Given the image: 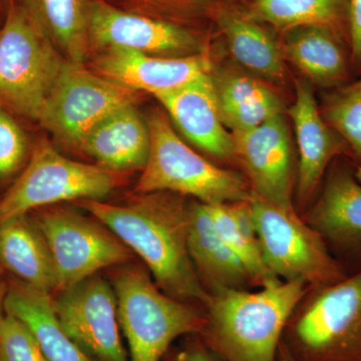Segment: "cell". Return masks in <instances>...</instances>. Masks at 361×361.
<instances>
[{"mask_svg":"<svg viewBox=\"0 0 361 361\" xmlns=\"http://www.w3.org/2000/svg\"><path fill=\"white\" fill-rule=\"evenodd\" d=\"M92 0H26L47 37L63 58L84 63L90 51V9Z\"/></svg>","mask_w":361,"mask_h":361,"instance_id":"26","label":"cell"},{"mask_svg":"<svg viewBox=\"0 0 361 361\" xmlns=\"http://www.w3.org/2000/svg\"><path fill=\"white\" fill-rule=\"evenodd\" d=\"M111 6L149 18L183 25L182 21L200 16L211 0H106ZM185 26V25H184Z\"/></svg>","mask_w":361,"mask_h":361,"instance_id":"29","label":"cell"},{"mask_svg":"<svg viewBox=\"0 0 361 361\" xmlns=\"http://www.w3.org/2000/svg\"><path fill=\"white\" fill-rule=\"evenodd\" d=\"M277 361H296L292 357L290 353H289L288 349L284 345L283 342H281L279 351H278Z\"/></svg>","mask_w":361,"mask_h":361,"instance_id":"35","label":"cell"},{"mask_svg":"<svg viewBox=\"0 0 361 361\" xmlns=\"http://www.w3.org/2000/svg\"><path fill=\"white\" fill-rule=\"evenodd\" d=\"M163 361H222L206 345L200 336H187L180 348H171Z\"/></svg>","mask_w":361,"mask_h":361,"instance_id":"32","label":"cell"},{"mask_svg":"<svg viewBox=\"0 0 361 361\" xmlns=\"http://www.w3.org/2000/svg\"><path fill=\"white\" fill-rule=\"evenodd\" d=\"M216 21L224 35L233 58L248 71L275 82L285 77L284 59L264 26L243 13L220 9Z\"/></svg>","mask_w":361,"mask_h":361,"instance_id":"24","label":"cell"},{"mask_svg":"<svg viewBox=\"0 0 361 361\" xmlns=\"http://www.w3.org/2000/svg\"><path fill=\"white\" fill-rule=\"evenodd\" d=\"M155 97L195 146L219 160L235 161L233 135L221 118L211 73Z\"/></svg>","mask_w":361,"mask_h":361,"instance_id":"17","label":"cell"},{"mask_svg":"<svg viewBox=\"0 0 361 361\" xmlns=\"http://www.w3.org/2000/svg\"><path fill=\"white\" fill-rule=\"evenodd\" d=\"M250 204L266 267L278 279L320 286L348 276L322 237L295 208L273 205L252 194Z\"/></svg>","mask_w":361,"mask_h":361,"instance_id":"7","label":"cell"},{"mask_svg":"<svg viewBox=\"0 0 361 361\" xmlns=\"http://www.w3.org/2000/svg\"><path fill=\"white\" fill-rule=\"evenodd\" d=\"M322 116L348 144L350 160L361 167V75L331 90L324 97Z\"/></svg>","mask_w":361,"mask_h":361,"instance_id":"28","label":"cell"},{"mask_svg":"<svg viewBox=\"0 0 361 361\" xmlns=\"http://www.w3.org/2000/svg\"><path fill=\"white\" fill-rule=\"evenodd\" d=\"M54 311L66 334L94 361H130L113 285L92 275L61 291Z\"/></svg>","mask_w":361,"mask_h":361,"instance_id":"12","label":"cell"},{"mask_svg":"<svg viewBox=\"0 0 361 361\" xmlns=\"http://www.w3.org/2000/svg\"><path fill=\"white\" fill-rule=\"evenodd\" d=\"M111 172L144 169L149 153V133L134 104L118 109L90 130L78 147Z\"/></svg>","mask_w":361,"mask_h":361,"instance_id":"20","label":"cell"},{"mask_svg":"<svg viewBox=\"0 0 361 361\" xmlns=\"http://www.w3.org/2000/svg\"><path fill=\"white\" fill-rule=\"evenodd\" d=\"M113 287L130 361H161L176 339L205 329L204 310L167 295L142 266L121 268Z\"/></svg>","mask_w":361,"mask_h":361,"instance_id":"4","label":"cell"},{"mask_svg":"<svg viewBox=\"0 0 361 361\" xmlns=\"http://www.w3.org/2000/svg\"><path fill=\"white\" fill-rule=\"evenodd\" d=\"M4 312L25 323L39 341L47 361H94L61 327L49 292L20 281L11 282Z\"/></svg>","mask_w":361,"mask_h":361,"instance_id":"22","label":"cell"},{"mask_svg":"<svg viewBox=\"0 0 361 361\" xmlns=\"http://www.w3.org/2000/svg\"><path fill=\"white\" fill-rule=\"evenodd\" d=\"M348 2V39L350 45L353 71L361 75V0Z\"/></svg>","mask_w":361,"mask_h":361,"instance_id":"33","label":"cell"},{"mask_svg":"<svg viewBox=\"0 0 361 361\" xmlns=\"http://www.w3.org/2000/svg\"><path fill=\"white\" fill-rule=\"evenodd\" d=\"M212 78L221 118L232 133L253 129L283 114L279 96L255 78L228 71Z\"/></svg>","mask_w":361,"mask_h":361,"instance_id":"23","label":"cell"},{"mask_svg":"<svg viewBox=\"0 0 361 361\" xmlns=\"http://www.w3.org/2000/svg\"><path fill=\"white\" fill-rule=\"evenodd\" d=\"M243 13L282 32L297 26L323 25L348 39L346 0H251Z\"/></svg>","mask_w":361,"mask_h":361,"instance_id":"27","label":"cell"},{"mask_svg":"<svg viewBox=\"0 0 361 361\" xmlns=\"http://www.w3.org/2000/svg\"><path fill=\"white\" fill-rule=\"evenodd\" d=\"M207 207L221 238L245 267L252 287L262 288L280 281L266 267L250 199Z\"/></svg>","mask_w":361,"mask_h":361,"instance_id":"25","label":"cell"},{"mask_svg":"<svg viewBox=\"0 0 361 361\" xmlns=\"http://www.w3.org/2000/svg\"><path fill=\"white\" fill-rule=\"evenodd\" d=\"M27 144L20 126L0 106V180L16 174L25 163Z\"/></svg>","mask_w":361,"mask_h":361,"instance_id":"31","label":"cell"},{"mask_svg":"<svg viewBox=\"0 0 361 361\" xmlns=\"http://www.w3.org/2000/svg\"><path fill=\"white\" fill-rule=\"evenodd\" d=\"M232 135L235 161L245 172L251 194L273 205L296 209L297 168L283 114Z\"/></svg>","mask_w":361,"mask_h":361,"instance_id":"14","label":"cell"},{"mask_svg":"<svg viewBox=\"0 0 361 361\" xmlns=\"http://www.w3.org/2000/svg\"><path fill=\"white\" fill-rule=\"evenodd\" d=\"M0 361H47L32 332L8 313L0 320Z\"/></svg>","mask_w":361,"mask_h":361,"instance_id":"30","label":"cell"},{"mask_svg":"<svg viewBox=\"0 0 361 361\" xmlns=\"http://www.w3.org/2000/svg\"><path fill=\"white\" fill-rule=\"evenodd\" d=\"M135 90L66 59L39 122L59 141L80 147L90 130L111 113L135 103Z\"/></svg>","mask_w":361,"mask_h":361,"instance_id":"10","label":"cell"},{"mask_svg":"<svg viewBox=\"0 0 361 361\" xmlns=\"http://www.w3.org/2000/svg\"><path fill=\"white\" fill-rule=\"evenodd\" d=\"M188 250L207 293L252 287L245 267L221 238L208 207L196 200L190 203Z\"/></svg>","mask_w":361,"mask_h":361,"instance_id":"19","label":"cell"},{"mask_svg":"<svg viewBox=\"0 0 361 361\" xmlns=\"http://www.w3.org/2000/svg\"><path fill=\"white\" fill-rule=\"evenodd\" d=\"M301 280L208 294L201 338L222 361H277L285 327L307 291Z\"/></svg>","mask_w":361,"mask_h":361,"instance_id":"2","label":"cell"},{"mask_svg":"<svg viewBox=\"0 0 361 361\" xmlns=\"http://www.w3.org/2000/svg\"><path fill=\"white\" fill-rule=\"evenodd\" d=\"M66 61L30 7L11 2L0 30V101L39 121Z\"/></svg>","mask_w":361,"mask_h":361,"instance_id":"6","label":"cell"},{"mask_svg":"<svg viewBox=\"0 0 361 361\" xmlns=\"http://www.w3.org/2000/svg\"><path fill=\"white\" fill-rule=\"evenodd\" d=\"M282 342L296 361H361V270L308 286Z\"/></svg>","mask_w":361,"mask_h":361,"instance_id":"3","label":"cell"},{"mask_svg":"<svg viewBox=\"0 0 361 361\" xmlns=\"http://www.w3.org/2000/svg\"><path fill=\"white\" fill-rule=\"evenodd\" d=\"M118 184L116 173L71 161L42 142L0 200V223L35 209L73 200H101Z\"/></svg>","mask_w":361,"mask_h":361,"instance_id":"8","label":"cell"},{"mask_svg":"<svg viewBox=\"0 0 361 361\" xmlns=\"http://www.w3.org/2000/svg\"><path fill=\"white\" fill-rule=\"evenodd\" d=\"M348 157L334 160L303 219L324 240L348 274L361 270V183Z\"/></svg>","mask_w":361,"mask_h":361,"instance_id":"11","label":"cell"},{"mask_svg":"<svg viewBox=\"0 0 361 361\" xmlns=\"http://www.w3.org/2000/svg\"><path fill=\"white\" fill-rule=\"evenodd\" d=\"M355 175L357 180L361 183V167H356Z\"/></svg>","mask_w":361,"mask_h":361,"instance_id":"36","label":"cell"},{"mask_svg":"<svg viewBox=\"0 0 361 361\" xmlns=\"http://www.w3.org/2000/svg\"><path fill=\"white\" fill-rule=\"evenodd\" d=\"M78 205L106 226L144 261L154 281L167 295L203 304L207 293L188 250L190 203L184 196L154 192L127 205L80 200Z\"/></svg>","mask_w":361,"mask_h":361,"instance_id":"1","label":"cell"},{"mask_svg":"<svg viewBox=\"0 0 361 361\" xmlns=\"http://www.w3.org/2000/svg\"><path fill=\"white\" fill-rule=\"evenodd\" d=\"M147 125L149 153L135 186L137 193L170 192L193 197L206 205L250 199V187L241 175L218 167L194 152L176 134L164 114L156 111Z\"/></svg>","mask_w":361,"mask_h":361,"instance_id":"5","label":"cell"},{"mask_svg":"<svg viewBox=\"0 0 361 361\" xmlns=\"http://www.w3.org/2000/svg\"><path fill=\"white\" fill-rule=\"evenodd\" d=\"M281 51L311 85L331 90L351 82L355 71L348 39L332 28L303 25L286 30Z\"/></svg>","mask_w":361,"mask_h":361,"instance_id":"18","label":"cell"},{"mask_svg":"<svg viewBox=\"0 0 361 361\" xmlns=\"http://www.w3.org/2000/svg\"><path fill=\"white\" fill-rule=\"evenodd\" d=\"M0 266L21 283L58 290L56 266L44 235L27 215L0 223Z\"/></svg>","mask_w":361,"mask_h":361,"instance_id":"21","label":"cell"},{"mask_svg":"<svg viewBox=\"0 0 361 361\" xmlns=\"http://www.w3.org/2000/svg\"><path fill=\"white\" fill-rule=\"evenodd\" d=\"M8 289V284L4 280V270L0 266V320L4 315V302H6V297Z\"/></svg>","mask_w":361,"mask_h":361,"instance_id":"34","label":"cell"},{"mask_svg":"<svg viewBox=\"0 0 361 361\" xmlns=\"http://www.w3.org/2000/svg\"><path fill=\"white\" fill-rule=\"evenodd\" d=\"M94 73L111 82L153 96L179 89L206 73L212 63L204 52L188 56H159L132 51H99Z\"/></svg>","mask_w":361,"mask_h":361,"instance_id":"16","label":"cell"},{"mask_svg":"<svg viewBox=\"0 0 361 361\" xmlns=\"http://www.w3.org/2000/svg\"><path fill=\"white\" fill-rule=\"evenodd\" d=\"M33 222L49 245L59 291L133 257V252L96 218L58 208L42 211Z\"/></svg>","mask_w":361,"mask_h":361,"instance_id":"9","label":"cell"},{"mask_svg":"<svg viewBox=\"0 0 361 361\" xmlns=\"http://www.w3.org/2000/svg\"><path fill=\"white\" fill-rule=\"evenodd\" d=\"M288 114L299 152L294 194L299 209L304 210L317 194L330 164L338 157L350 159V149L323 118L307 80H295V101Z\"/></svg>","mask_w":361,"mask_h":361,"instance_id":"15","label":"cell"},{"mask_svg":"<svg viewBox=\"0 0 361 361\" xmlns=\"http://www.w3.org/2000/svg\"><path fill=\"white\" fill-rule=\"evenodd\" d=\"M90 49H120L159 56H188L204 52L196 33L186 26L129 13L106 0H92Z\"/></svg>","mask_w":361,"mask_h":361,"instance_id":"13","label":"cell"}]
</instances>
